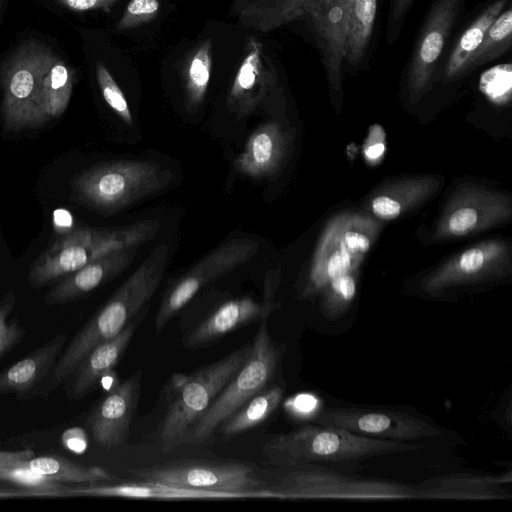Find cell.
<instances>
[{"instance_id":"obj_1","label":"cell","mask_w":512,"mask_h":512,"mask_svg":"<svg viewBox=\"0 0 512 512\" xmlns=\"http://www.w3.org/2000/svg\"><path fill=\"white\" fill-rule=\"evenodd\" d=\"M169 246H157L122 283L63 350L37 395H47L66 382L79 363L99 343L113 338L142 310L159 287L166 271Z\"/></svg>"},{"instance_id":"obj_2","label":"cell","mask_w":512,"mask_h":512,"mask_svg":"<svg viewBox=\"0 0 512 512\" xmlns=\"http://www.w3.org/2000/svg\"><path fill=\"white\" fill-rule=\"evenodd\" d=\"M420 445L358 435L346 429L322 425H305L268 440L263 452L271 464L296 468L312 463L355 462L407 451Z\"/></svg>"},{"instance_id":"obj_3","label":"cell","mask_w":512,"mask_h":512,"mask_svg":"<svg viewBox=\"0 0 512 512\" xmlns=\"http://www.w3.org/2000/svg\"><path fill=\"white\" fill-rule=\"evenodd\" d=\"M160 227L159 221L144 219L120 227L72 229L35 259L29 285L42 288L111 252L140 247L154 239Z\"/></svg>"},{"instance_id":"obj_4","label":"cell","mask_w":512,"mask_h":512,"mask_svg":"<svg viewBox=\"0 0 512 512\" xmlns=\"http://www.w3.org/2000/svg\"><path fill=\"white\" fill-rule=\"evenodd\" d=\"M173 175L149 160H115L91 166L71 179L72 199L112 215L166 188Z\"/></svg>"},{"instance_id":"obj_5","label":"cell","mask_w":512,"mask_h":512,"mask_svg":"<svg viewBox=\"0 0 512 512\" xmlns=\"http://www.w3.org/2000/svg\"><path fill=\"white\" fill-rule=\"evenodd\" d=\"M250 348L251 345L243 346L193 373L173 375L168 407L159 430L163 452L184 444L188 429L233 377Z\"/></svg>"},{"instance_id":"obj_6","label":"cell","mask_w":512,"mask_h":512,"mask_svg":"<svg viewBox=\"0 0 512 512\" xmlns=\"http://www.w3.org/2000/svg\"><path fill=\"white\" fill-rule=\"evenodd\" d=\"M55 55L46 45L27 41L4 64L1 113L7 130L36 128L50 120L43 110V90Z\"/></svg>"},{"instance_id":"obj_7","label":"cell","mask_w":512,"mask_h":512,"mask_svg":"<svg viewBox=\"0 0 512 512\" xmlns=\"http://www.w3.org/2000/svg\"><path fill=\"white\" fill-rule=\"evenodd\" d=\"M281 353L270 337L267 320L261 321L247 358L209 408L188 429L184 443L207 441L228 417L265 389L276 372Z\"/></svg>"},{"instance_id":"obj_8","label":"cell","mask_w":512,"mask_h":512,"mask_svg":"<svg viewBox=\"0 0 512 512\" xmlns=\"http://www.w3.org/2000/svg\"><path fill=\"white\" fill-rule=\"evenodd\" d=\"M276 492L280 499H451L450 491L354 478L327 468L300 466L285 474Z\"/></svg>"},{"instance_id":"obj_9","label":"cell","mask_w":512,"mask_h":512,"mask_svg":"<svg viewBox=\"0 0 512 512\" xmlns=\"http://www.w3.org/2000/svg\"><path fill=\"white\" fill-rule=\"evenodd\" d=\"M142 480L193 490L222 492L245 498H279L266 489L253 467L237 462L178 461L134 470Z\"/></svg>"},{"instance_id":"obj_10","label":"cell","mask_w":512,"mask_h":512,"mask_svg":"<svg viewBox=\"0 0 512 512\" xmlns=\"http://www.w3.org/2000/svg\"><path fill=\"white\" fill-rule=\"evenodd\" d=\"M464 4L465 0L432 1L405 67L404 82L410 103L419 102L436 81Z\"/></svg>"},{"instance_id":"obj_11","label":"cell","mask_w":512,"mask_h":512,"mask_svg":"<svg viewBox=\"0 0 512 512\" xmlns=\"http://www.w3.org/2000/svg\"><path fill=\"white\" fill-rule=\"evenodd\" d=\"M258 249L255 240L233 238L208 253L166 289L154 319L156 332H160L200 290L249 261Z\"/></svg>"},{"instance_id":"obj_12","label":"cell","mask_w":512,"mask_h":512,"mask_svg":"<svg viewBox=\"0 0 512 512\" xmlns=\"http://www.w3.org/2000/svg\"><path fill=\"white\" fill-rule=\"evenodd\" d=\"M511 215L508 195L465 184L446 203L433 235L438 239L473 235L508 221Z\"/></svg>"},{"instance_id":"obj_13","label":"cell","mask_w":512,"mask_h":512,"mask_svg":"<svg viewBox=\"0 0 512 512\" xmlns=\"http://www.w3.org/2000/svg\"><path fill=\"white\" fill-rule=\"evenodd\" d=\"M314 423L346 429L352 433L398 442H410L442 434L434 423L412 414L377 408H328Z\"/></svg>"},{"instance_id":"obj_14","label":"cell","mask_w":512,"mask_h":512,"mask_svg":"<svg viewBox=\"0 0 512 512\" xmlns=\"http://www.w3.org/2000/svg\"><path fill=\"white\" fill-rule=\"evenodd\" d=\"M511 270L510 246L504 240H487L453 256L423 279L422 289L440 295L456 286L506 277Z\"/></svg>"},{"instance_id":"obj_15","label":"cell","mask_w":512,"mask_h":512,"mask_svg":"<svg viewBox=\"0 0 512 512\" xmlns=\"http://www.w3.org/2000/svg\"><path fill=\"white\" fill-rule=\"evenodd\" d=\"M353 0H309L303 19L320 50L332 96L342 95L345 42Z\"/></svg>"},{"instance_id":"obj_16","label":"cell","mask_w":512,"mask_h":512,"mask_svg":"<svg viewBox=\"0 0 512 512\" xmlns=\"http://www.w3.org/2000/svg\"><path fill=\"white\" fill-rule=\"evenodd\" d=\"M279 279V271H270L265 277L264 298L261 302L245 296L221 304L184 335L182 344L189 349L204 347L236 329L267 320L279 307V303L274 301Z\"/></svg>"},{"instance_id":"obj_17","label":"cell","mask_w":512,"mask_h":512,"mask_svg":"<svg viewBox=\"0 0 512 512\" xmlns=\"http://www.w3.org/2000/svg\"><path fill=\"white\" fill-rule=\"evenodd\" d=\"M141 378L139 369L109 391L90 414L89 426L99 445L110 449L126 440L139 400Z\"/></svg>"},{"instance_id":"obj_18","label":"cell","mask_w":512,"mask_h":512,"mask_svg":"<svg viewBox=\"0 0 512 512\" xmlns=\"http://www.w3.org/2000/svg\"><path fill=\"white\" fill-rule=\"evenodd\" d=\"M277 78L263 44L248 40L244 57L232 81L227 103L238 116L252 113L276 85Z\"/></svg>"},{"instance_id":"obj_19","label":"cell","mask_w":512,"mask_h":512,"mask_svg":"<svg viewBox=\"0 0 512 512\" xmlns=\"http://www.w3.org/2000/svg\"><path fill=\"white\" fill-rule=\"evenodd\" d=\"M139 247L111 252L61 278L44 295L47 305L79 300L123 273L133 263Z\"/></svg>"},{"instance_id":"obj_20","label":"cell","mask_w":512,"mask_h":512,"mask_svg":"<svg viewBox=\"0 0 512 512\" xmlns=\"http://www.w3.org/2000/svg\"><path fill=\"white\" fill-rule=\"evenodd\" d=\"M147 308L134 317L116 336L99 343L89 351L68 379L70 381L67 390L69 399L83 398L112 371L133 338Z\"/></svg>"},{"instance_id":"obj_21","label":"cell","mask_w":512,"mask_h":512,"mask_svg":"<svg viewBox=\"0 0 512 512\" xmlns=\"http://www.w3.org/2000/svg\"><path fill=\"white\" fill-rule=\"evenodd\" d=\"M67 332H61L14 364L0 371V395L32 396L44 383L64 350Z\"/></svg>"},{"instance_id":"obj_22","label":"cell","mask_w":512,"mask_h":512,"mask_svg":"<svg viewBox=\"0 0 512 512\" xmlns=\"http://www.w3.org/2000/svg\"><path fill=\"white\" fill-rule=\"evenodd\" d=\"M288 146L283 127L277 122L265 123L249 136L234 166L241 174L253 179L270 177L283 165Z\"/></svg>"},{"instance_id":"obj_23","label":"cell","mask_w":512,"mask_h":512,"mask_svg":"<svg viewBox=\"0 0 512 512\" xmlns=\"http://www.w3.org/2000/svg\"><path fill=\"white\" fill-rule=\"evenodd\" d=\"M511 4V0H488L477 15L464 26L450 47L447 48L437 80L444 84L466 77L467 65L481 44L489 27L498 15Z\"/></svg>"},{"instance_id":"obj_24","label":"cell","mask_w":512,"mask_h":512,"mask_svg":"<svg viewBox=\"0 0 512 512\" xmlns=\"http://www.w3.org/2000/svg\"><path fill=\"white\" fill-rule=\"evenodd\" d=\"M62 496L156 500L239 499L236 495L229 493L186 489L147 480L113 485L89 484L76 488L65 487Z\"/></svg>"},{"instance_id":"obj_25","label":"cell","mask_w":512,"mask_h":512,"mask_svg":"<svg viewBox=\"0 0 512 512\" xmlns=\"http://www.w3.org/2000/svg\"><path fill=\"white\" fill-rule=\"evenodd\" d=\"M442 183V179L430 175L389 182L376 191L370 210L377 220H395L428 200Z\"/></svg>"},{"instance_id":"obj_26","label":"cell","mask_w":512,"mask_h":512,"mask_svg":"<svg viewBox=\"0 0 512 512\" xmlns=\"http://www.w3.org/2000/svg\"><path fill=\"white\" fill-rule=\"evenodd\" d=\"M309 0H236L235 15L241 24L260 32H269L303 19Z\"/></svg>"},{"instance_id":"obj_27","label":"cell","mask_w":512,"mask_h":512,"mask_svg":"<svg viewBox=\"0 0 512 512\" xmlns=\"http://www.w3.org/2000/svg\"><path fill=\"white\" fill-rule=\"evenodd\" d=\"M377 0H353L345 42L344 68L356 69L363 64L372 39Z\"/></svg>"},{"instance_id":"obj_28","label":"cell","mask_w":512,"mask_h":512,"mask_svg":"<svg viewBox=\"0 0 512 512\" xmlns=\"http://www.w3.org/2000/svg\"><path fill=\"white\" fill-rule=\"evenodd\" d=\"M22 465L57 483L99 484L113 478L102 467L80 465L61 455L33 456Z\"/></svg>"},{"instance_id":"obj_29","label":"cell","mask_w":512,"mask_h":512,"mask_svg":"<svg viewBox=\"0 0 512 512\" xmlns=\"http://www.w3.org/2000/svg\"><path fill=\"white\" fill-rule=\"evenodd\" d=\"M283 397L280 386L263 389L245 402L218 428L225 437L242 434L263 423L279 406Z\"/></svg>"},{"instance_id":"obj_30","label":"cell","mask_w":512,"mask_h":512,"mask_svg":"<svg viewBox=\"0 0 512 512\" xmlns=\"http://www.w3.org/2000/svg\"><path fill=\"white\" fill-rule=\"evenodd\" d=\"M212 70V44L210 39L199 42L187 55L182 79L186 105L197 108L204 100Z\"/></svg>"},{"instance_id":"obj_31","label":"cell","mask_w":512,"mask_h":512,"mask_svg":"<svg viewBox=\"0 0 512 512\" xmlns=\"http://www.w3.org/2000/svg\"><path fill=\"white\" fill-rule=\"evenodd\" d=\"M512 44V7L508 5L494 20L481 44L471 57L466 76L505 54Z\"/></svg>"},{"instance_id":"obj_32","label":"cell","mask_w":512,"mask_h":512,"mask_svg":"<svg viewBox=\"0 0 512 512\" xmlns=\"http://www.w3.org/2000/svg\"><path fill=\"white\" fill-rule=\"evenodd\" d=\"M74 71L55 55L45 77L43 110L49 119L61 116L71 98Z\"/></svg>"},{"instance_id":"obj_33","label":"cell","mask_w":512,"mask_h":512,"mask_svg":"<svg viewBox=\"0 0 512 512\" xmlns=\"http://www.w3.org/2000/svg\"><path fill=\"white\" fill-rule=\"evenodd\" d=\"M321 310L328 319L341 317L350 307L356 295L354 272L332 280L323 290Z\"/></svg>"},{"instance_id":"obj_34","label":"cell","mask_w":512,"mask_h":512,"mask_svg":"<svg viewBox=\"0 0 512 512\" xmlns=\"http://www.w3.org/2000/svg\"><path fill=\"white\" fill-rule=\"evenodd\" d=\"M0 481L26 489L33 496H62L65 488L60 483L54 482L22 464L0 470Z\"/></svg>"},{"instance_id":"obj_35","label":"cell","mask_w":512,"mask_h":512,"mask_svg":"<svg viewBox=\"0 0 512 512\" xmlns=\"http://www.w3.org/2000/svg\"><path fill=\"white\" fill-rule=\"evenodd\" d=\"M16 303V296L9 292L0 299V358L8 354L25 337V328L18 318L9 319Z\"/></svg>"},{"instance_id":"obj_36","label":"cell","mask_w":512,"mask_h":512,"mask_svg":"<svg viewBox=\"0 0 512 512\" xmlns=\"http://www.w3.org/2000/svg\"><path fill=\"white\" fill-rule=\"evenodd\" d=\"M96 78L105 102L125 124L132 126L133 117L127 100L109 70L100 62L96 66Z\"/></svg>"},{"instance_id":"obj_37","label":"cell","mask_w":512,"mask_h":512,"mask_svg":"<svg viewBox=\"0 0 512 512\" xmlns=\"http://www.w3.org/2000/svg\"><path fill=\"white\" fill-rule=\"evenodd\" d=\"M159 10V0H130L116 27L121 31L136 28L153 20Z\"/></svg>"},{"instance_id":"obj_38","label":"cell","mask_w":512,"mask_h":512,"mask_svg":"<svg viewBox=\"0 0 512 512\" xmlns=\"http://www.w3.org/2000/svg\"><path fill=\"white\" fill-rule=\"evenodd\" d=\"M414 0H389L385 36L388 44H393L401 34L404 22Z\"/></svg>"},{"instance_id":"obj_39","label":"cell","mask_w":512,"mask_h":512,"mask_svg":"<svg viewBox=\"0 0 512 512\" xmlns=\"http://www.w3.org/2000/svg\"><path fill=\"white\" fill-rule=\"evenodd\" d=\"M73 11L103 10L110 11L118 0H56Z\"/></svg>"},{"instance_id":"obj_40","label":"cell","mask_w":512,"mask_h":512,"mask_svg":"<svg viewBox=\"0 0 512 512\" xmlns=\"http://www.w3.org/2000/svg\"><path fill=\"white\" fill-rule=\"evenodd\" d=\"M63 445L75 453H83L87 447V436L81 428H71L62 435Z\"/></svg>"},{"instance_id":"obj_41","label":"cell","mask_w":512,"mask_h":512,"mask_svg":"<svg viewBox=\"0 0 512 512\" xmlns=\"http://www.w3.org/2000/svg\"><path fill=\"white\" fill-rule=\"evenodd\" d=\"M34 456L31 449L7 451L0 450V470L19 466Z\"/></svg>"},{"instance_id":"obj_42","label":"cell","mask_w":512,"mask_h":512,"mask_svg":"<svg viewBox=\"0 0 512 512\" xmlns=\"http://www.w3.org/2000/svg\"><path fill=\"white\" fill-rule=\"evenodd\" d=\"M384 136L379 138L378 141H373L369 136L368 144L365 146L364 155L368 162L376 163L385 153V144L383 142Z\"/></svg>"},{"instance_id":"obj_43","label":"cell","mask_w":512,"mask_h":512,"mask_svg":"<svg viewBox=\"0 0 512 512\" xmlns=\"http://www.w3.org/2000/svg\"><path fill=\"white\" fill-rule=\"evenodd\" d=\"M17 497V496H33V494L26 489L10 488L6 485L0 484V498L2 497Z\"/></svg>"},{"instance_id":"obj_44","label":"cell","mask_w":512,"mask_h":512,"mask_svg":"<svg viewBox=\"0 0 512 512\" xmlns=\"http://www.w3.org/2000/svg\"><path fill=\"white\" fill-rule=\"evenodd\" d=\"M3 0H0V10L2 9Z\"/></svg>"}]
</instances>
